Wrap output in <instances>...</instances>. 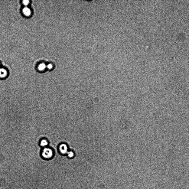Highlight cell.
<instances>
[{"label": "cell", "instance_id": "cell-1", "mask_svg": "<svg viewBox=\"0 0 189 189\" xmlns=\"http://www.w3.org/2000/svg\"><path fill=\"white\" fill-rule=\"evenodd\" d=\"M42 155L43 157L45 158L49 159L53 157V152L51 149L45 148L43 150Z\"/></svg>", "mask_w": 189, "mask_h": 189}, {"label": "cell", "instance_id": "cell-2", "mask_svg": "<svg viewBox=\"0 0 189 189\" xmlns=\"http://www.w3.org/2000/svg\"><path fill=\"white\" fill-rule=\"evenodd\" d=\"M8 71L4 68H0V79H4L7 77Z\"/></svg>", "mask_w": 189, "mask_h": 189}, {"label": "cell", "instance_id": "cell-3", "mask_svg": "<svg viewBox=\"0 0 189 189\" xmlns=\"http://www.w3.org/2000/svg\"><path fill=\"white\" fill-rule=\"evenodd\" d=\"M59 149L60 152L63 154H67L68 152V147L67 145L65 144H62L60 146Z\"/></svg>", "mask_w": 189, "mask_h": 189}, {"label": "cell", "instance_id": "cell-4", "mask_svg": "<svg viewBox=\"0 0 189 189\" xmlns=\"http://www.w3.org/2000/svg\"><path fill=\"white\" fill-rule=\"evenodd\" d=\"M48 65L46 66V65L44 63H41L39 65L38 69L39 71H46L47 70L46 68H47V69L48 70Z\"/></svg>", "mask_w": 189, "mask_h": 189}, {"label": "cell", "instance_id": "cell-5", "mask_svg": "<svg viewBox=\"0 0 189 189\" xmlns=\"http://www.w3.org/2000/svg\"><path fill=\"white\" fill-rule=\"evenodd\" d=\"M23 14L27 17H29L31 14V11L30 8L26 6L22 9Z\"/></svg>", "mask_w": 189, "mask_h": 189}, {"label": "cell", "instance_id": "cell-6", "mask_svg": "<svg viewBox=\"0 0 189 189\" xmlns=\"http://www.w3.org/2000/svg\"><path fill=\"white\" fill-rule=\"evenodd\" d=\"M48 142L45 139L42 140L40 142V145L42 147H45L48 145Z\"/></svg>", "mask_w": 189, "mask_h": 189}, {"label": "cell", "instance_id": "cell-7", "mask_svg": "<svg viewBox=\"0 0 189 189\" xmlns=\"http://www.w3.org/2000/svg\"><path fill=\"white\" fill-rule=\"evenodd\" d=\"M67 154L68 157L70 158L73 157L74 156V153L72 151L68 152Z\"/></svg>", "mask_w": 189, "mask_h": 189}, {"label": "cell", "instance_id": "cell-8", "mask_svg": "<svg viewBox=\"0 0 189 189\" xmlns=\"http://www.w3.org/2000/svg\"><path fill=\"white\" fill-rule=\"evenodd\" d=\"M29 1H27V0H24V1H23L22 3L23 4H24V5L25 6H27L29 4Z\"/></svg>", "mask_w": 189, "mask_h": 189}, {"label": "cell", "instance_id": "cell-9", "mask_svg": "<svg viewBox=\"0 0 189 189\" xmlns=\"http://www.w3.org/2000/svg\"><path fill=\"white\" fill-rule=\"evenodd\" d=\"M1 63H0V68H1Z\"/></svg>", "mask_w": 189, "mask_h": 189}]
</instances>
